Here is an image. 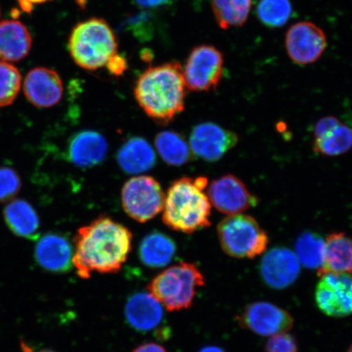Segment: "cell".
<instances>
[{"mask_svg":"<svg viewBox=\"0 0 352 352\" xmlns=\"http://www.w3.org/2000/svg\"><path fill=\"white\" fill-rule=\"evenodd\" d=\"M341 121L336 117L328 116L321 118L316 123L314 126V140L322 138L323 135L327 134L334 127L340 124Z\"/></svg>","mask_w":352,"mask_h":352,"instance_id":"obj_32","label":"cell"},{"mask_svg":"<svg viewBox=\"0 0 352 352\" xmlns=\"http://www.w3.org/2000/svg\"><path fill=\"white\" fill-rule=\"evenodd\" d=\"M21 178L10 167H0V202L12 199L20 191Z\"/></svg>","mask_w":352,"mask_h":352,"instance_id":"obj_30","label":"cell"},{"mask_svg":"<svg viewBox=\"0 0 352 352\" xmlns=\"http://www.w3.org/2000/svg\"><path fill=\"white\" fill-rule=\"evenodd\" d=\"M239 142V136L215 123L204 122L192 129L189 146L193 155L206 162H217Z\"/></svg>","mask_w":352,"mask_h":352,"instance_id":"obj_12","label":"cell"},{"mask_svg":"<svg viewBox=\"0 0 352 352\" xmlns=\"http://www.w3.org/2000/svg\"><path fill=\"white\" fill-rule=\"evenodd\" d=\"M0 16H1V10H0Z\"/></svg>","mask_w":352,"mask_h":352,"instance_id":"obj_40","label":"cell"},{"mask_svg":"<svg viewBox=\"0 0 352 352\" xmlns=\"http://www.w3.org/2000/svg\"><path fill=\"white\" fill-rule=\"evenodd\" d=\"M3 217L15 235L29 240L38 236L41 221L36 210L29 202L21 199L12 201L4 208Z\"/></svg>","mask_w":352,"mask_h":352,"instance_id":"obj_21","label":"cell"},{"mask_svg":"<svg viewBox=\"0 0 352 352\" xmlns=\"http://www.w3.org/2000/svg\"><path fill=\"white\" fill-rule=\"evenodd\" d=\"M293 13L289 0H261L257 6L259 21L267 28H281L287 23Z\"/></svg>","mask_w":352,"mask_h":352,"instance_id":"obj_28","label":"cell"},{"mask_svg":"<svg viewBox=\"0 0 352 352\" xmlns=\"http://www.w3.org/2000/svg\"><path fill=\"white\" fill-rule=\"evenodd\" d=\"M199 352H226L219 346H206L201 349Z\"/></svg>","mask_w":352,"mask_h":352,"instance_id":"obj_37","label":"cell"},{"mask_svg":"<svg viewBox=\"0 0 352 352\" xmlns=\"http://www.w3.org/2000/svg\"><path fill=\"white\" fill-rule=\"evenodd\" d=\"M316 285V305L330 318L352 314V276L347 272H325Z\"/></svg>","mask_w":352,"mask_h":352,"instance_id":"obj_9","label":"cell"},{"mask_svg":"<svg viewBox=\"0 0 352 352\" xmlns=\"http://www.w3.org/2000/svg\"><path fill=\"white\" fill-rule=\"evenodd\" d=\"M327 47L322 30L310 21L293 25L285 35L286 52L294 64L307 65L316 63Z\"/></svg>","mask_w":352,"mask_h":352,"instance_id":"obj_10","label":"cell"},{"mask_svg":"<svg viewBox=\"0 0 352 352\" xmlns=\"http://www.w3.org/2000/svg\"><path fill=\"white\" fill-rule=\"evenodd\" d=\"M107 67L113 76H120L126 68V60L122 56L116 54L110 59Z\"/></svg>","mask_w":352,"mask_h":352,"instance_id":"obj_33","label":"cell"},{"mask_svg":"<svg viewBox=\"0 0 352 352\" xmlns=\"http://www.w3.org/2000/svg\"><path fill=\"white\" fill-rule=\"evenodd\" d=\"M21 87V73L10 63L0 60V107L13 103Z\"/></svg>","mask_w":352,"mask_h":352,"instance_id":"obj_29","label":"cell"},{"mask_svg":"<svg viewBox=\"0 0 352 352\" xmlns=\"http://www.w3.org/2000/svg\"><path fill=\"white\" fill-rule=\"evenodd\" d=\"M69 51L79 67L96 70L107 66L117 54L116 34L107 21L91 19L80 22L69 38Z\"/></svg>","mask_w":352,"mask_h":352,"instance_id":"obj_4","label":"cell"},{"mask_svg":"<svg viewBox=\"0 0 352 352\" xmlns=\"http://www.w3.org/2000/svg\"><path fill=\"white\" fill-rule=\"evenodd\" d=\"M352 148V129L342 122L319 139L314 140V151L322 156L336 157Z\"/></svg>","mask_w":352,"mask_h":352,"instance_id":"obj_27","label":"cell"},{"mask_svg":"<svg viewBox=\"0 0 352 352\" xmlns=\"http://www.w3.org/2000/svg\"><path fill=\"white\" fill-rule=\"evenodd\" d=\"M125 316L131 327L140 333L157 332L164 320V311L151 293L131 296L125 307Z\"/></svg>","mask_w":352,"mask_h":352,"instance_id":"obj_17","label":"cell"},{"mask_svg":"<svg viewBox=\"0 0 352 352\" xmlns=\"http://www.w3.org/2000/svg\"><path fill=\"white\" fill-rule=\"evenodd\" d=\"M296 255L302 266L319 271L324 264L325 241L315 233H302L296 241Z\"/></svg>","mask_w":352,"mask_h":352,"instance_id":"obj_26","label":"cell"},{"mask_svg":"<svg viewBox=\"0 0 352 352\" xmlns=\"http://www.w3.org/2000/svg\"><path fill=\"white\" fill-rule=\"evenodd\" d=\"M205 279L195 263L182 262L154 277L148 286L149 293L170 311L192 306L198 289Z\"/></svg>","mask_w":352,"mask_h":352,"instance_id":"obj_5","label":"cell"},{"mask_svg":"<svg viewBox=\"0 0 352 352\" xmlns=\"http://www.w3.org/2000/svg\"><path fill=\"white\" fill-rule=\"evenodd\" d=\"M252 0H212V10L220 28H241L248 21Z\"/></svg>","mask_w":352,"mask_h":352,"instance_id":"obj_25","label":"cell"},{"mask_svg":"<svg viewBox=\"0 0 352 352\" xmlns=\"http://www.w3.org/2000/svg\"><path fill=\"white\" fill-rule=\"evenodd\" d=\"M208 179L184 177L175 180L165 197L164 220L174 231L190 233L211 226V204L205 189Z\"/></svg>","mask_w":352,"mask_h":352,"instance_id":"obj_3","label":"cell"},{"mask_svg":"<svg viewBox=\"0 0 352 352\" xmlns=\"http://www.w3.org/2000/svg\"><path fill=\"white\" fill-rule=\"evenodd\" d=\"M176 245L170 236L160 232L149 233L140 242L139 258L149 268L164 267L173 261Z\"/></svg>","mask_w":352,"mask_h":352,"instance_id":"obj_22","label":"cell"},{"mask_svg":"<svg viewBox=\"0 0 352 352\" xmlns=\"http://www.w3.org/2000/svg\"><path fill=\"white\" fill-rule=\"evenodd\" d=\"M73 257L72 243L57 233H47L35 245V261L43 270L52 274H65L72 270Z\"/></svg>","mask_w":352,"mask_h":352,"instance_id":"obj_16","label":"cell"},{"mask_svg":"<svg viewBox=\"0 0 352 352\" xmlns=\"http://www.w3.org/2000/svg\"><path fill=\"white\" fill-rule=\"evenodd\" d=\"M138 6L144 8H157L169 4L171 0H134Z\"/></svg>","mask_w":352,"mask_h":352,"instance_id":"obj_34","label":"cell"},{"mask_svg":"<svg viewBox=\"0 0 352 352\" xmlns=\"http://www.w3.org/2000/svg\"><path fill=\"white\" fill-rule=\"evenodd\" d=\"M241 327L261 336H274L293 328L294 319L288 311L267 302L246 306L239 316Z\"/></svg>","mask_w":352,"mask_h":352,"instance_id":"obj_11","label":"cell"},{"mask_svg":"<svg viewBox=\"0 0 352 352\" xmlns=\"http://www.w3.org/2000/svg\"><path fill=\"white\" fill-rule=\"evenodd\" d=\"M108 152L104 136L95 131H82L73 136L68 145V157L74 165L89 168L102 162Z\"/></svg>","mask_w":352,"mask_h":352,"instance_id":"obj_18","label":"cell"},{"mask_svg":"<svg viewBox=\"0 0 352 352\" xmlns=\"http://www.w3.org/2000/svg\"><path fill=\"white\" fill-rule=\"evenodd\" d=\"M157 151L166 164L183 166L192 160V151L186 139L177 132H160L155 138Z\"/></svg>","mask_w":352,"mask_h":352,"instance_id":"obj_24","label":"cell"},{"mask_svg":"<svg viewBox=\"0 0 352 352\" xmlns=\"http://www.w3.org/2000/svg\"><path fill=\"white\" fill-rule=\"evenodd\" d=\"M346 352H352V345L349 347V349Z\"/></svg>","mask_w":352,"mask_h":352,"instance_id":"obj_39","label":"cell"},{"mask_svg":"<svg viewBox=\"0 0 352 352\" xmlns=\"http://www.w3.org/2000/svg\"><path fill=\"white\" fill-rule=\"evenodd\" d=\"M265 352H298V344L292 334L281 333L267 342Z\"/></svg>","mask_w":352,"mask_h":352,"instance_id":"obj_31","label":"cell"},{"mask_svg":"<svg viewBox=\"0 0 352 352\" xmlns=\"http://www.w3.org/2000/svg\"><path fill=\"white\" fill-rule=\"evenodd\" d=\"M165 193L160 182L148 175L135 176L122 189V205L129 217L146 223L164 210Z\"/></svg>","mask_w":352,"mask_h":352,"instance_id":"obj_7","label":"cell"},{"mask_svg":"<svg viewBox=\"0 0 352 352\" xmlns=\"http://www.w3.org/2000/svg\"><path fill=\"white\" fill-rule=\"evenodd\" d=\"M350 272H352V239L344 233L333 232L325 241L324 264L318 274Z\"/></svg>","mask_w":352,"mask_h":352,"instance_id":"obj_23","label":"cell"},{"mask_svg":"<svg viewBox=\"0 0 352 352\" xmlns=\"http://www.w3.org/2000/svg\"><path fill=\"white\" fill-rule=\"evenodd\" d=\"M132 233L109 217H100L79 228L76 237L73 266L82 279L94 272L117 274L131 250Z\"/></svg>","mask_w":352,"mask_h":352,"instance_id":"obj_1","label":"cell"},{"mask_svg":"<svg viewBox=\"0 0 352 352\" xmlns=\"http://www.w3.org/2000/svg\"><path fill=\"white\" fill-rule=\"evenodd\" d=\"M23 90L26 99L39 108H51L63 98V82L55 70L37 67L26 76Z\"/></svg>","mask_w":352,"mask_h":352,"instance_id":"obj_15","label":"cell"},{"mask_svg":"<svg viewBox=\"0 0 352 352\" xmlns=\"http://www.w3.org/2000/svg\"><path fill=\"white\" fill-rule=\"evenodd\" d=\"M20 4L21 10L25 12H32L35 4L43 3L51 0H16Z\"/></svg>","mask_w":352,"mask_h":352,"instance_id":"obj_36","label":"cell"},{"mask_svg":"<svg viewBox=\"0 0 352 352\" xmlns=\"http://www.w3.org/2000/svg\"><path fill=\"white\" fill-rule=\"evenodd\" d=\"M39 352H56V351L50 350V349H43Z\"/></svg>","mask_w":352,"mask_h":352,"instance_id":"obj_38","label":"cell"},{"mask_svg":"<svg viewBox=\"0 0 352 352\" xmlns=\"http://www.w3.org/2000/svg\"><path fill=\"white\" fill-rule=\"evenodd\" d=\"M208 195L210 204L219 212L227 215L242 214L258 202L245 184L230 174L213 180L208 187Z\"/></svg>","mask_w":352,"mask_h":352,"instance_id":"obj_13","label":"cell"},{"mask_svg":"<svg viewBox=\"0 0 352 352\" xmlns=\"http://www.w3.org/2000/svg\"><path fill=\"white\" fill-rule=\"evenodd\" d=\"M132 352H166L164 346L155 342L144 343Z\"/></svg>","mask_w":352,"mask_h":352,"instance_id":"obj_35","label":"cell"},{"mask_svg":"<svg viewBox=\"0 0 352 352\" xmlns=\"http://www.w3.org/2000/svg\"><path fill=\"white\" fill-rule=\"evenodd\" d=\"M223 65V56L218 48L208 44L193 48L183 68L187 89L197 92L217 89L222 80Z\"/></svg>","mask_w":352,"mask_h":352,"instance_id":"obj_8","label":"cell"},{"mask_svg":"<svg viewBox=\"0 0 352 352\" xmlns=\"http://www.w3.org/2000/svg\"><path fill=\"white\" fill-rule=\"evenodd\" d=\"M32 38L26 26L21 21H0V60L16 63L30 54Z\"/></svg>","mask_w":352,"mask_h":352,"instance_id":"obj_19","label":"cell"},{"mask_svg":"<svg viewBox=\"0 0 352 352\" xmlns=\"http://www.w3.org/2000/svg\"><path fill=\"white\" fill-rule=\"evenodd\" d=\"M261 274L268 287L283 289L289 287L300 274V263L292 250L284 248L272 249L263 257Z\"/></svg>","mask_w":352,"mask_h":352,"instance_id":"obj_14","label":"cell"},{"mask_svg":"<svg viewBox=\"0 0 352 352\" xmlns=\"http://www.w3.org/2000/svg\"><path fill=\"white\" fill-rule=\"evenodd\" d=\"M117 160L125 173L140 174L155 166L156 153L146 140L132 138L122 144L118 152Z\"/></svg>","mask_w":352,"mask_h":352,"instance_id":"obj_20","label":"cell"},{"mask_svg":"<svg viewBox=\"0 0 352 352\" xmlns=\"http://www.w3.org/2000/svg\"><path fill=\"white\" fill-rule=\"evenodd\" d=\"M217 232L223 252L232 258H256L268 244L266 232L250 215H228L219 223Z\"/></svg>","mask_w":352,"mask_h":352,"instance_id":"obj_6","label":"cell"},{"mask_svg":"<svg viewBox=\"0 0 352 352\" xmlns=\"http://www.w3.org/2000/svg\"><path fill=\"white\" fill-rule=\"evenodd\" d=\"M186 89L183 67L174 61L145 70L135 83L134 95L149 118L166 126L184 111Z\"/></svg>","mask_w":352,"mask_h":352,"instance_id":"obj_2","label":"cell"}]
</instances>
